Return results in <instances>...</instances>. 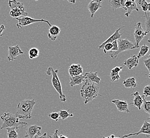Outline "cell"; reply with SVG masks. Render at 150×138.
Here are the masks:
<instances>
[{"instance_id": "ffe728a7", "label": "cell", "mask_w": 150, "mask_h": 138, "mask_svg": "<svg viewBox=\"0 0 150 138\" xmlns=\"http://www.w3.org/2000/svg\"><path fill=\"white\" fill-rule=\"evenodd\" d=\"M131 96H134V99H132L133 103L130 104V105H132L133 106L137 107L139 110H141L142 108V105L143 104V99L142 98L141 96H140L139 94V92H136L131 94Z\"/></svg>"}, {"instance_id": "4316f807", "label": "cell", "mask_w": 150, "mask_h": 138, "mask_svg": "<svg viewBox=\"0 0 150 138\" xmlns=\"http://www.w3.org/2000/svg\"><path fill=\"white\" fill-rule=\"evenodd\" d=\"M149 51V47L146 45H145V44L143 45L141 47L140 51H139V54H138L137 56V58L138 59H139L140 58L144 56L145 55L148 53Z\"/></svg>"}, {"instance_id": "ab89813d", "label": "cell", "mask_w": 150, "mask_h": 138, "mask_svg": "<svg viewBox=\"0 0 150 138\" xmlns=\"http://www.w3.org/2000/svg\"><path fill=\"white\" fill-rule=\"evenodd\" d=\"M68 2H69L71 4H75L76 3V1L75 0H68Z\"/></svg>"}, {"instance_id": "cb8c5ba5", "label": "cell", "mask_w": 150, "mask_h": 138, "mask_svg": "<svg viewBox=\"0 0 150 138\" xmlns=\"http://www.w3.org/2000/svg\"><path fill=\"white\" fill-rule=\"evenodd\" d=\"M7 131V135L8 138H18L19 135L18 134L17 131H16V127H10L6 129Z\"/></svg>"}, {"instance_id": "4dcf8cb0", "label": "cell", "mask_w": 150, "mask_h": 138, "mask_svg": "<svg viewBox=\"0 0 150 138\" xmlns=\"http://www.w3.org/2000/svg\"><path fill=\"white\" fill-rule=\"evenodd\" d=\"M144 17L145 18V27H146V31L149 32H150V12H145V15Z\"/></svg>"}, {"instance_id": "8992f818", "label": "cell", "mask_w": 150, "mask_h": 138, "mask_svg": "<svg viewBox=\"0 0 150 138\" xmlns=\"http://www.w3.org/2000/svg\"><path fill=\"white\" fill-rule=\"evenodd\" d=\"M8 4L11 9L10 15L12 17L17 18L21 16L27 17L28 15V13L25 11L23 3L16 0H10Z\"/></svg>"}, {"instance_id": "7a4b0ae2", "label": "cell", "mask_w": 150, "mask_h": 138, "mask_svg": "<svg viewBox=\"0 0 150 138\" xmlns=\"http://www.w3.org/2000/svg\"><path fill=\"white\" fill-rule=\"evenodd\" d=\"M35 104L34 99H25L21 101L18 104L17 112L15 115L19 119H30Z\"/></svg>"}, {"instance_id": "d590c367", "label": "cell", "mask_w": 150, "mask_h": 138, "mask_svg": "<svg viewBox=\"0 0 150 138\" xmlns=\"http://www.w3.org/2000/svg\"><path fill=\"white\" fill-rule=\"evenodd\" d=\"M113 45L112 49H111V51L110 52H117L118 49V44H117V40L114 41L112 43Z\"/></svg>"}, {"instance_id": "1f68e13d", "label": "cell", "mask_w": 150, "mask_h": 138, "mask_svg": "<svg viewBox=\"0 0 150 138\" xmlns=\"http://www.w3.org/2000/svg\"><path fill=\"white\" fill-rule=\"evenodd\" d=\"M144 62V64L145 66L146 67L148 71L149 72V77L150 78V56L149 55L147 56V58H145L143 61Z\"/></svg>"}, {"instance_id": "e0dca14e", "label": "cell", "mask_w": 150, "mask_h": 138, "mask_svg": "<svg viewBox=\"0 0 150 138\" xmlns=\"http://www.w3.org/2000/svg\"><path fill=\"white\" fill-rule=\"evenodd\" d=\"M139 63V59L137 58V56L134 55L130 58L125 61L124 65L126 66L129 70H132L133 68L138 66Z\"/></svg>"}, {"instance_id": "9c48e42d", "label": "cell", "mask_w": 150, "mask_h": 138, "mask_svg": "<svg viewBox=\"0 0 150 138\" xmlns=\"http://www.w3.org/2000/svg\"><path fill=\"white\" fill-rule=\"evenodd\" d=\"M121 5L122 6V9L126 11V12L125 13V15L127 17H129L132 12L134 10L139 11V9L137 6V4H136L135 1L121 0Z\"/></svg>"}, {"instance_id": "d4e9b609", "label": "cell", "mask_w": 150, "mask_h": 138, "mask_svg": "<svg viewBox=\"0 0 150 138\" xmlns=\"http://www.w3.org/2000/svg\"><path fill=\"white\" fill-rule=\"evenodd\" d=\"M142 98L143 99V104L142 106L143 107L145 112L147 113L149 115H150V101H146L144 95L142 96Z\"/></svg>"}, {"instance_id": "f546056e", "label": "cell", "mask_w": 150, "mask_h": 138, "mask_svg": "<svg viewBox=\"0 0 150 138\" xmlns=\"http://www.w3.org/2000/svg\"><path fill=\"white\" fill-rule=\"evenodd\" d=\"M28 53H29V58L32 60L38 57L39 54H40V51L37 48L33 47L29 49Z\"/></svg>"}, {"instance_id": "f1b7e54d", "label": "cell", "mask_w": 150, "mask_h": 138, "mask_svg": "<svg viewBox=\"0 0 150 138\" xmlns=\"http://www.w3.org/2000/svg\"><path fill=\"white\" fill-rule=\"evenodd\" d=\"M136 4H138L142 8V10L144 12H146L149 8V3L145 0H139L135 1Z\"/></svg>"}, {"instance_id": "ba28073f", "label": "cell", "mask_w": 150, "mask_h": 138, "mask_svg": "<svg viewBox=\"0 0 150 138\" xmlns=\"http://www.w3.org/2000/svg\"><path fill=\"white\" fill-rule=\"evenodd\" d=\"M135 31L134 33V36L135 40L136 46L137 48H139V45L142 40L143 39L145 36L149 34V32H146L145 30L143 28L142 26V23L141 22H139L135 25Z\"/></svg>"}, {"instance_id": "30bf717a", "label": "cell", "mask_w": 150, "mask_h": 138, "mask_svg": "<svg viewBox=\"0 0 150 138\" xmlns=\"http://www.w3.org/2000/svg\"><path fill=\"white\" fill-rule=\"evenodd\" d=\"M23 52L19 46L17 45L16 46H9L8 47V60L9 61L15 60L19 55L23 54Z\"/></svg>"}, {"instance_id": "836d02e7", "label": "cell", "mask_w": 150, "mask_h": 138, "mask_svg": "<svg viewBox=\"0 0 150 138\" xmlns=\"http://www.w3.org/2000/svg\"><path fill=\"white\" fill-rule=\"evenodd\" d=\"M113 45L112 43H108L105 44L103 47V52L105 54L107 53L108 52H109L111 51V49H112Z\"/></svg>"}, {"instance_id": "603a6c76", "label": "cell", "mask_w": 150, "mask_h": 138, "mask_svg": "<svg viewBox=\"0 0 150 138\" xmlns=\"http://www.w3.org/2000/svg\"><path fill=\"white\" fill-rule=\"evenodd\" d=\"M123 84L126 88L128 89H134L137 87L135 78L134 77H130L124 80L123 81Z\"/></svg>"}, {"instance_id": "44dd1931", "label": "cell", "mask_w": 150, "mask_h": 138, "mask_svg": "<svg viewBox=\"0 0 150 138\" xmlns=\"http://www.w3.org/2000/svg\"><path fill=\"white\" fill-rule=\"evenodd\" d=\"M84 79H86L94 84H99L100 83L101 79L98 75V72H86L84 75Z\"/></svg>"}, {"instance_id": "8fae6325", "label": "cell", "mask_w": 150, "mask_h": 138, "mask_svg": "<svg viewBox=\"0 0 150 138\" xmlns=\"http://www.w3.org/2000/svg\"><path fill=\"white\" fill-rule=\"evenodd\" d=\"M42 127L37 125H30L26 130L25 138H35L36 136L40 135Z\"/></svg>"}, {"instance_id": "83f0119b", "label": "cell", "mask_w": 150, "mask_h": 138, "mask_svg": "<svg viewBox=\"0 0 150 138\" xmlns=\"http://www.w3.org/2000/svg\"><path fill=\"white\" fill-rule=\"evenodd\" d=\"M59 118H61L62 120H66L69 117H72L74 114L69 113V110H60L59 112Z\"/></svg>"}, {"instance_id": "ac0fdd59", "label": "cell", "mask_w": 150, "mask_h": 138, "mask_svg": "<svg viewBox=\"0 0 150 138\" xmlns=\"http://www.w3.org/2000/svg\"><path fill=\"white\" fill-rule=\"evenodd\" d=\"M69 73L70 77H74L82 75L83 68L81 64H72L69 67Z\"/></svg>"}, {"instance_id": "7402d4cb", "label": "cell", "mask_w": 150, "mask_h": 138, "mask_svg": "<svg viewBox=\"0 0 150 138\" xmlns=\"http://www.w3.org/2000/svg\"><path fill=\"white\" fill-rule=\"evenodd\" d=\"M69 84L71 87H74L77 85H80L84 81V75H79L74 77H70Z\"/></svg>"}, {"instance_id": "d6986e66", "label": "cell", "mask_w": 150, "mask_h": 138, "mask_svg": "<svg viewBox=\"0 0 150 138\" xmlns=\"http://www.w3.org/2000/svg\"><path fill=\"white\" fill-rule=\"evenodd\" d=\"M123 69L122 67L116 66L112 69L110 72V81L112 82H118L120 79L119 73L121 72Z\"/></svg>"}, {"instance_id": "8d00e7d4", "label": "cell", "mask_w": 150, "mask_h": 138, "mask_svg": "<svg viewBox=\"0 0 150 138\" xmlns=\"http://www.w3.org/2000/svg\"><path fill=\"white\" fill-rule=\"evenodd\" d=\"M48 136L50 138H59L58 130H55V132L52 134V136H50V135H48Z\"/></svg>"}, {"instance_id": "5b68a950", "label": "cell", "mask_w": 150, "mask_h": 138, "mask_svg": "<svg viewBox=\"0 0 150 138\" xmlns=\"http://www.w3.org/2000/svg\"><path fill=\"white\" fill-rule=\"evenodd\" d=\"M117 44H118V51L117 52H109L110 57L113 60L116 58L119 54H120L121 52L137 49L135 43L130 42L127 38H125V39H122L121 38H119L117 40Z\"/></svg>"}, {"instance_id": "5bb4252c", "label": "cell", "mask_w": 150, "mask_h": 138, "mask_svg": "<svg viewBox=\"0 0 150 138\" xmlns=\"http://www.w3.org/2000/svg\"><path fill=\"white\" fill-rule=\"evenodd\" d=\"M112 103L115 104V106L119 112L128 113L130 112L128 108V104L127 101H121L119 99H115L112 101Z\"/></svg>"}, {"instance_id": "3957f363", "label": "cell", "mask_w": 150, "mask_h": 138, "mask_svg": "<svg viewBox=\"0 0 150 138\" xmlns=\"http://www.w3.org/2000/svg\"><path fill=\"white\" fill-rule=\"evenodd\" d=\"M1 118L2 121L1 129L15 127L18 130L20 127H25L27 125V122H21L16 115L9 113H4Z\"/></svg>"}, {"instance_id": "f35d334b", "label": "cell", "mask_w": 150, "mask_h": 138, "mask_svg": "<svg viewBox=\"0 0 150 138\" xmlns=\"http://www.w3.org/2000/svg\"><path fill=\"white\" fill-rule=\"evenodd\" d=\"M47 134H46V133H43V134H40V135H38V136H36L35 138H47Z\"/></svg>"}, {"instance_id": "b9f144b4", "label": "cell", "mask_w": 150, "mask_h": 138, "mask_svg": "<svg viewBox=\"0 0 150 138\" xmlns=\"http://www.w3.org/2000/svg\"></svg>"}, {"instance_id": "74e56055", "label": "cell", "mask_w": 150, "mask_h": 138, "mask_svg": "<svg viewBox=\"0 0 150 138\" xmlns=\"http://www.w3.org/2000/svg\"><path fill=\"white\" fill-rule=\"evenodd\" d=\"M5 30V27L4 25H1L0 26V36H3V32Z\"/></svg>"}, {"instance_id": "2e32d148", "label": "cell", "mask_w": 150, "mask_h": 138, "mask_svg": "<svg viewBox=\"0 0 150 138\" xmlns=\"http://www.w3.org/2000/svg\"><path fill=\"white\" fill-rule=\"evenodd\" d=\"M61 29L58 26L52 25L50 27L47 36L52 41H55L60 34Z\"/></svg>"}, {"instance_id": "277c9868", "label": "cell", "mask_w": 150, "mask_h": 138, "mask_svg": "<svg viewBox=\"0 0 150 138\" xmlns=\"http://www.w3.org/2000/svg\"><path fill=\"white\" fill-rule=\"evenodd\" d=\"M58 70H53L52 67H49L46 70V73L49 75H52V84L55 90L59 95L61 101L64 102L67 101L66 97L62 92L60 81L58 75Z\"/></svg>"}, {"instance_id": "6da1fadb", "label": "cell", "mask_w": 150, "mask_h": 138, "mask_svg": "<svg viewBox=\"0 0 150 138\" xmlns=\"http://www.w3.org/2000/svg\"><path fill=\"white\" fill-rule=\"evenodd\" d=\"M99 87L94 83L90 81L84 79L81 89V97L83 98L85 104L88 103L97 98L99 94Z\"/></svg>"}, {"instance_id": "d6a6232c", "label": "cell", "mask_w": 150, "mask_h": 138, "mask_svg": "<svg viewBox=\"0 0 150 138\" xmlns=\"http://www.w3.org/2000/svg\"><path fill=\"white\" fill-rule=\"evenodd\" d=\"M49 117L50 118H51L52 120H54L56 122H57L59 120V119L60 118L59 113L55 112L50 113L49 115Z\"/></svg>"}, {"instance_id": "484cf974", "label": "cell", "mask_w": 150, "mask_h": 138, "mask_svg": "<svg viewBox=\"0 0 150 138\" xmlns=\"http://www.w3.org/2000/svg\"><path fill=\"white\" fill-rule=\"evenodd\" d=\"M109 2L113 11H115V10L120 8H122V6L121 5V0H110Z\"/></svg>"}, {"instance_id": "52a82bcc", "label": "cell", "mask_w": 150, "mask_h": 138, "mask_svg": "<svg viewBox=\"0 0 150 138\" xmlns=\"http://www.w3.org/2000/svg\"><path fill=\"white\" fill-rule=\"evenodd\" d=\"M18 21V23L16 25V26L18 28H23V27L28 26L29 25H31L32 23H39V22H44L48 24V25L51 27L52 26L49 21L47 20L44 19H35L29 17H23L17 18H16Z\"/></svg>"}, {"instance_id": "9a60e30c", "label": "cell", "mask_w": 150, "mask_h": 138, "mask_svg": "<svg viewBox=\"0 0 150 138\" xmlns=\"http://www.w3.org/2000/svg\"><path fill=\"white\" fill-rule=\"evenodd\" d=\"M124 28V27H120V28H118V29H117V30H115V32L110 36V37L108 38L107 40H105L104 42H103L101 45L98 46V49H103V47H104V45H105V44H107L108 43H112L114 41L118 40V39L120 38L121 36L122 35V34L119 33V30H120L121 28Z\"/></svg>"}, {"instance_id": "60d3db41", "label": "cell", "mask_w": 150, "mask_h": 138, "mask_svg": "<svg viewBox=\"0 0 150 138\" xmlns=\"http://www.w3.org/2000/svg\"><path fill=\"white\" fill-rule=\"evenodd\" d=\"M59 138H68V137H67L66 135H63V134H61L59 136Z\"/></svg>"}, {"instance_id": "7c38bea8", "label": "cell", "mask_w": 150, "mask_h": 138, "mask_svg": "<svg viewBox=\"0 0 150 138\" xmlns=\"http://www.w3.org/2000/svg\"><path fill=\"white\" fill-rule=\"evenodd\" d=\"M140 134H144L147 135V137H149L150 134V123L147 121H145L144 122L143 124V125L141 127V129L138 132L135 133H130L127 135H124L122 137V138H126L129 137L131 136H134V135H138Z\"/></svg>"}, {"instance_id": "4fadbf2b", "label": "cell", "mask_w": 150, "mask_h": 138, "mask_svg": "<svg viewBox=\"0 0 150 138\" xmlns=\"http://www.w3.org/2000/svg\"><path fill=\"white\" fill-rule=\"evenodd\" d=\"M102 0H93L88 4L87 8L91 14V17L93 18L95 13L100 8H102Z\"/></svg>"}, {"instance_id": "e575fe53", "label": "cell", "mask_w": 150, "mask_h": 138, "mask_svg": "<svg viewBox=\"0 0 150 138\" xmlns=\"http://www.w3.org/2000/svg\"><path fill=\"white\" fill-rule=\"evenodd\" d=\"M143 95L145 97H147L150 96V85L147 84L145 87L143 89Z\"/></svg>"}]
</instances>
